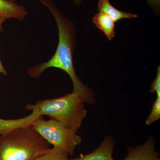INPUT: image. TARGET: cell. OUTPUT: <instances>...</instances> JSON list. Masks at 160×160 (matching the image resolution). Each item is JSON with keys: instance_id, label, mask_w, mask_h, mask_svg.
Here are the masks:
<instances>
[{"instance_id": "1", "label": "cell", "mask_w": 160, "mask_h": 160, "mask_svg": "<svg viewBox=\"0 0 160 160\" xmlns=\"http://www.w3.org/2000/svg\"><path fill=\"white\" fill-rule=\"evenodd\" d=\"M51 12L57 24L59 42L52 57L46 62L31 67L28 73L31 77L38 78L46 69L56 68L66 72L71 78L73 84V93L78 94L84 102L95 104L94 93L84 83L76 73L73 66V53L75 46V29L73 24L59 10L52 0H38Z\"/></svg>"}, {"instance_id": "2", "label": "cell", "mask_w": 160, "mask_h": 160, "mask_svg": "<svg viewBox=\"0 0 160 160\" xmlns=\"http://www.w3.org/2000/svg\"><path fill=\"white\" fill-rule=\"evenodd\" d=\"M50 145L31 126L18 128L0 135V160H34Z\"/></svg>"}, {"instance_id": "3", "label": "cell", "mask_w": 160, "mask_h": 160, "mask_svg": "<svg viewBox=\"0 0 160 160\" xmlns=\"http://www.w3.org/2000/svg\"><path fill=\"white\" fill-rule=\"evenodd\" d=\"M26 106L36 109L41 116H48L56 120L76 133L87 114L84 101L78 94L73 92L55 98L40 100L35 105Z\"/></svg>"}, {"instance_id": "4", "label": "cell", "mask_w": 160, "mask_h": 160, "mask_svg": "<svg viewBox=\"0 0 160 160\" xmlns=\"http://www.w3.org/2000/svg\"><path fill=\"white\" fill-rule=\"evenodd\" d=\"M31 126L50 145L71 156L82 142V138L76 132L55 120H45L41 116Z\"/></svg>"}, {"instance_id": "5", "label": "cell", "mask_w": 160, "mask_h": 160, "mask_svg": "<svg viewBox=\"0 0 160 160\" xmlns=\"http://www.w3.org/2000/svg\"><path fill=\"white\" fill-rule=\"evenodd\" d=\"M155 139L150 137L142 145L129 147L126 158L123 160H160V154L156 151Z\"/></svg>"}, {"instance_id": "6", "label": "cell", "mask_w": 160, "mask_h": 160, "mask_svg": "<svg viewBox=\"0 0 160 160\" xmlns=\"http://www.w3.org/2000/svg\"><path fill=\"white\" fill-rule=\"evenodd\" d=\"M115 146L114 139L109 135L104 138L96 149L86 155H81L79 157L68 160H115L112 153Z\"/></svg>"}, {"instance_id": "7", "label": "cell", "mask_w": 160, "mask_h": 160, "mask_svg": "<svg viewBox=\"0 0 160 160\" xmlns=\"http://www.w3.org/2000/svg\"><path fill=\"white\" fill-rule=\"evenodd\" d=\"M0 15L7 19L15 18L22 20L28 15V12L23 6L15 2L0 0Z\"/></svg>"}, {"instance_id": "8", "label": "cell", "mask_w": 160, "mask_h": 160, "mask_svg": "<svg viewBox=\"0 0 160 160\" xmlns=\"http://www.w3.org/2000/svg\"><path fill=\"white\" fill-rule=\"evenodd\" d=\"M92 22L104 32L108 39L111 40L114 37L115 22L108 14L102 12H99L95 15Z\"/></svg>"}, {"instance_id": "9", "label": "cell", "mask_w": 160, "mask_h": 160, "mask_svg": "<svg viewBox=\"0 0 160 160\" xmlns=\"http://www.w3.org/2000/svg\"><path fill=\"white\" fill-rule=\"evenodd\" d=\"M99 11L102 12L109 15L115 22L123 19H131L138 18V15L130 12L121 11L115 8L109 0H99L98 3Z\"/></svg>"}, {"instance_id": "10", "label": "cell", "mask_w": 160, "mask_h": 160, "mask_svg": "<svg viewBox=\"0 0 160 160\" xmlns=\"http://www.w3.org/2000/svg\"><path fill=\"white\" fill-rule=\"evenodd\" d=\"M69 154L65 152L53 147L45 154L42 155L34 160H68Z\"/></svg>"}, {"instance_id": "11", "label": "cell", "mask_w": 160, "mask_h": 160, "mask_svg": "<svg viewBox=\"0 0 160 160\" xmlns=\"http://www.w3.org/2000/svg\"><path fill=\"white\" fill-rule=\"evenodd\" d=\"M160 118V97H157L152 105L150 114L146 120V124L147 126L151 125Z\"/></svg>"}, {"instance_id": "12", "label": "cell", "mask_w": 160, "mask_h": 160, "mask_svg": "<svg viewBox=\"0 0 160 160\" xmlns=\"http://www.w3.org/2000/svg\"><path fill=\"white\" fill-rule=\"evenodd\" d=\"M151 93L155 92L157 97H160V67L159 66L157 69V73L155 79L151 83L150 89Z\"/></svg>"}, {"instance_id": "13", "label": "cell", "mask_w": 160, "mask_h": 160, "mask_svg": "<svg viewBox=\"0 0 160 160\" xmlns=\"http://www.w3.org/2000/svg\"><path fill=\"white\" fill-rule=\"evenodd\" d=\"M146 1L154 12L159 13L160 0H146Z\"/></svg>"}, {"instance_id": "14", "label": "cell", "mask_w": 160, "mask_h": 160, "mask_svg": "<svg viewBox=\"0 0 160 160\" xmlns=\"http://www.w3.org/2000/svg\"><path fill=\"white\" fill-rule=\"evenodd\" d=\"M0 73H2L4 75H7V72L6 69L4 68L3 66L2 63L1 62V59H0Z\"/></svg>"}, {"instance_id": "15", "label": "cell", "mask_w": 160, "mask_h": 160, "mask_svg": "<svg viewBox=\"0 0 160 160\" xmlns=\"http://www.w3.org/2000/svg\"><path fill=\"white\" fill-rule=\"evenodd\" d=\"M6 20V18L0 15V32L3 31L2 24Z\"/></svg>"}, {"instance_id": "16", "label": "cell", "mask_w": 160, "mask_h": 160, "mask_svg": "<svg viewBox=\"0 0 160 160\" xmlns=\"http://www.w3.org/2000/svg\"><path fill=\"white\" fill-rule=\"evenodd\" d=\"M73 2H74L76 5L77 6H79L82 2L83 0H73Z\"/></svg>"}, {"instance_id": "17", "label": "cell", "mask_w": 160, "mask_h": 160, "mask_svg": "<svg viewBox=\"0 0 160 160\" xmlns=\"http://www.w3.org/2000/svg\"><path fill=\"white\" fill-rule=\"evenodd\" d=\"M6 1H8V2H15V0H5Z\"/></svg>"}]
</instances>
